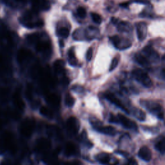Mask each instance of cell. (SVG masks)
Segmentation results:
<instances>
[{
  "label": "cell",
  "instance_id": "16",
  "mask_svg": "<svg viewBox=\"0 0 165 165\" xmlns=\"http://www.w3.org/2000/svg\"><path fill=\"white\" fill-rule=\"evenodd\" d=\"M25 95L26 98L29 101H32L33 98V88L31 85L28 84L26 86L25 91Z\"/></svg>",
  "mask_w": 165,
  "mask_h": 165
},
{
  "label": "cell",
  "instance_id": "17",
  "mask_svg": "<svg viewBox=\"0 0 165 165\" xmlns=\"http://www.w3.org/2000/svg\"><path fill=\"white\" fill-rule=\"evenodd\" d=\"M155 148L157 150L158 152H159L161 154H164V151H165V141L164 139L163 138L161 140H160L159 141H158L156 145H155Z\"/></svg>",
  "mask_w": 165,
  "mask_h": 165
},
{
  "label": "cell",
  "instance_id": "23",
  "mask_svg": "<svg viewBox=\"0 0 165 165\" xmlns=\"http://www.w3.org/2000/svg\"><path fill=\"white\" fill-rule=\"evenodd\" d=\"M91 17H92V20H93L94 22H95L97 24H100L102 22V18L98 14L95 13V12H92Z\"/></svg>",
  "mask_w": 165,
  "mask_h": 165
},
{
  "label": "cell",
  "instance_id": "20",
  "mask_svg": "<svg viewBox=\"0 0 165 165\" xmlns=\"http://www.w3.org/2000/svg\"><path fill=\"white\" fill-rule=\"evenodd\" d=\"M48 103L52 105H56L60 103V99L58 98L57 95L55 94H51L48 96L47 98Z\"/></svg>",
  "mask_w": 165,
  "mask_h": 165
},
{
  "label": "cell",
  "instance_id": "21",
  "mask_svg": "<svg viewBox=\"0 0 165 165\" xmlns=\"http://www.w3.org/2000/svg\"><path fill=\"white\" fill-rule=\"evenodd\" d=\"M57 34L60 37L66 38L69 36V31L65 27H62L57 31Z\"/></svg>",
  "mask_w": 165,
  "mask_h": 165
},
{
  "label": "cell",
  "instance_id": "28",
  "mask_svg": "<svg viewBox=\"0 0 165 165\" xmlns=\"http://www.w3.org/2000/svg\"><path fill=\"white\" fill-rule=\"evenodd\" d=\"M109 121L111 123H116V124H118V119H117V117L116 116H115L113 114H110V118H109Z\"/></svg>",
  "mask_w": 165,
  "mask_h": 165
},
{
  "label": "cell",
  "instance_id": "6",
  "mask_svg": "<svg viewBox=\"0 0 165 165\" xmlns=\"http://www.w3.org/2000/svg\"><path fill=\"white\" fill-rule=\"evenodd\" d=\"M91 123L94 128L101 134L110 135V136H113L116 134V130L111 126H103L99 121H95L94 120L91 121Z\"/></svg>",
  "mask_w": 165,
  "mask_h": 165
},
{
  "label": "cell",
  "instance_id": "12",
  "mask_svg": "<svg viewBox=\"0 0 165 165\" xmlns=\"http://www.w3.org/2000/svg\"><path fill=\"white\" fill-rule=\"evenodd\" d=\"M138 156L143 161L148 162L152 159L151 150L146 146L142 147L139 150Z\"/></svg>",
  "mask_w": 165,
  "mask_h": 165
},
{
  "label": "cell",
  "instance_id": "33",
  "mask_svg": "<svg viewBox=\"0 0 165 165\" xmlns=\"http://www.w3.org/2000/svg\"><path fill=\"white\" fill-rule=\"evenodd\" d=\"M117 21H118V19H115V18H112V21L113 23L115 24L116 22H117Z\"/></svg>",
  "mask_w": 165,
  "mask_h": 165
},
{
  "label": "cell",
  "instance_id": "13",
  "mask_svg": "<svg viewBox=\"0 0 165 165\" xmlns=\"http://www.w3.org/2000/svg\"><path fill=\"white\" fill-rule=\"evenodd\" d=\"M65 153L66 154V156H74V155L76 154L77 153L76 146L74 143H72L71 142L68 143L65 146Z\"/></svg>",
  "mask_w": 165,
  "mask_h": 165
},
{
  "label": "cell",
  "instance_id": "1",
  "mask_svg": "<svg viewBox=\"0 0 165 165\" xmlns=\"http://www.w3.org/2000/svg\"><path fill=\"white\" fill-rule=\"evenodd\" d=\"M36 127V123L34 119L27 118L24 119L19 123L18 127V132L25 138H29L32 135Z\"/></svg>",
  "mask_w": 165,
  "mask_h": 165
},
{
  "label": "cell",
  "instance_id": "24",
  "mask_svg": "<svg viewBox=\"0 0 165 165\" xmlns=\"http://www.w3.org/2000/svg\"><path fill=\"white\" fill-rule=\"evenodd\" d=\"M118 63H119V58L118 57H114V59L112 60V63H111L109 71L110 72L113 71L115 69V68L118 66Z\"/></svg>",
  "mask_w": 165,
  "mask_h": 165
},
{
  "label": "cell",
  "instance_id": "7",
  "mask_svg": "<svg viewBox=\"0 0 165 165\" xmlns=\"http://www.w3.org/2000/svg\"><path fill=\"white\" fill-rule=\"evenodd\" d=\"M116 117H117V119H118V124L119 123L121 124L124 128L128 130H138L137 124L135 123L134 121L126 117V116H125L124 115L121 114H118Z\"/></svg>",
  "mask_w": 165,
  "mask_h": 165
},
{
  "label": "cell",
  "instance_id": "25",
  "mask_svg": "<svg viewBox=\"0 0 165 165\" xmlns=\"http://www.w3.org/2000/svg\"><path fill=\"white\" fill-rule=\"evenodd\" d=\"M63 66L64 63H63V61H56L55 64V70L57 73H61L62 71L63 70Z\"/></svg>",
  "mask_w": 165,
  "mask_h": 165
},
{
  "label": "cell",
  "instance_id": "3",
  "mask_svg": "<svg viewBox=\"0 0 165 165\" xmlns=\"http://www.w3.org/2000/svg\"><path fill=\"white\" fill-rule=\"evenodd\" d=\"M10 102H11L12 107L18 110L20 112H23L25 108V101H24L22 98L20 90L18 89H15L14 91L12 90Z\"/></svg>",
  "mask_w": 165,
  "mask_h": 165
},
{
  "label": "cell",
  "instance_id": "10",
  "mask_svg": "<svg viewBox=\"0 0 165 165\" xmlns=\"http://www.w3.org/2000/svg\"><path fill=\"white\" fill-rule=\"evenodd\" d=\"M79 122L75 117H70L67 120L66 127L69 132L72 134H76L79 129Z\"/></svg>",
  "mask_w": 165,
  "mask_h": 165
},
{
  "label": "cell",
  "instance_id": "14",
  "mask_svg": "<svg viewBox=\"0 0 165 165\" xmlns=\"http://www.w3.org/2000/svg\"><path fill=\"white\" fill-rule=\"evenodd\" d=\"M132 112L134 117L140 121H144L146 119V115H145V113L142 110L138 108H134Z\"/></svg>",
  "mask_w": 165,
  "mask_h": 165
},
{
  "label": "cell",
  "instance_id": "27",
  "mask_svg": "<svg viewBox=\"0 0 165 165\" xmlns=\"http://www.w3.org/2000/svg\"><path fill=\"white\" fill-rule=\"evenodd\" d=\"M92 56H93V49H92V48H89L88 50H87L86 52V60L90 61L92 58Z\"/></svg>",
  "mask_w": 165,
  "mask_h": 165
},
{
  "label": "cell",
  "instance_id": "18",
  "mask_svg": "<svg viewBox=\"0 0 165 165\" xmlns=\"http://www.w3.org/2000/svg\"><path fill=\"white\" fill-rule=\"evenodd\" d=\"M65 103L68 107H72L75 103V99L73 97L70 95V94L68 93L65 96Z\"/></svg>",
  "mask_w": 165,
  "mask_h": 165
},
{
  "label": "cell",
  "instance_id": "32",
  "mask_svg": "<svg viewBox=\"0 0 165 165\" xmlns=\"http://www.w3.org/2000/svg\"><path fill=\"white\" fill-rule=\"evenodd\" d=\"M60 45L61 47H64V43L63 40H60Z\"/></svg>",
  "mask_w": 165,
  "mask_h": 165
},
{
  "label": "cell",
  "instance_id": "11",
  "mask_svg": "<svg viewBox=\"0 0 165 165\" xmlns=\"http://www.w3.org/2000/svg\"><path fill=\"white\" fill-rule=\"evenodd\" d=\"M51 147V143L48 139L45 138H41L36 142V148L39 152L47 151Z\"/></svg>",
  "mask_w": 165,
  "mask_h": 165
},
{
  "label": "cell",
  "instance_id": "15",
  "mask_svg": "<svg viewBox=\"0 0 165 165\" xmlns=\"http://www.w3.org/2000/svg\"><path fill=\"white\" fill-rule=\"evenodd\" d=\"M135 60L137 61V62L139 65L143 66V67L148 68L150 66L149 61L147 60L146 57H144L142 55L137 54L136 56H135Z\"/></svg>",
  "mask_w": 165,
  "mask_h": 165
},
{
  "label": "cell",
  "instance_id": "5",
  "mask_svg": "<svg viewBox=\"0 0 165 165\" xmlns=\"http://www.w3.org/2000/svg\"><path fill=\"white\" fill-rule=\"evenodd\" d=\"M134 79L140 82L146 88H150L153 85V82L146 72L141 69H135L132 72Z\"/></svg>",
  "mask_w": 165,
  "mask_h": 165
},
{
  "label": "cell",
  "instance_id": "19",
  "mask_svg": "<svg viewBox=\"0 0 165 165\" xmlns=\"http://www.w3.org/2000/svg\"><path fill=\"white\" fill-rule=\"evenodd\" d=\"M69 62L71 66H75L77 64V60L75 56L74 52L72 51V50L69 52Z\"/></svg>",
  "mask_w": 165,
  "mask_h": 165
},
{
  "label": "cell",
  "instance_id": "4",
  "mask_svg": "<svg viewBox=\"0 0 165 165\" xmlns=\"http://www.w3.org/2000/svg\"><path fill=\"white\" fill-rule=\"evenodd\" d=\"M12 92L11 85L0 83V106L5 107L8 105Z\"/></svg>",
  "mask_w": 165,
  "mask_h": 165
},
{
  "label": "cell",
  "instance_id": "22",
  "mask_svg": "<svg viewBox=\"0 0 165 165\" xmlns=\"http://www.w3.org/2000/svg\"><path fill=\"white\" fill-rule=\"evenodd\" d=\"M40 114L43 115V116H45V117H49V116H51L52 114V112H51V110L46 107V106H41V108H40Z\"/></svg>",
  "mask_w": 165,
  "mask_h": 165
},
{
  "label": "cell",
  "instance_id": "29",
  "mask_svg": "<svg viewBox=\"0 0 165 165\" xmlns=\"http://www.w3.org/2000/svg\"><path fill=\"white\" fill-rule=\"evenodd\" d=\"M125 165H138V164L135 159H130L128 160V161L127 163V164H125Z\"/></svg>",
  "mask_w": 165,
  "mask_h": 165
},
{
  "label": "cell",
  "instance_id": "31",
  "mask_svg": "<svg viewBox=\"0 0 165 165\" xmlns=\"http://www.w3.org/2000/svg\"><path fill=\"white\" fill-rule=\"evenodd\" d=\"M65 165H81V163L79 161H72V162L67 163Z\"/></svg>",
  "mask_w": 165,
  "mask_h": 165
},
{
  "label": "cell",
  "instance_id": "2",
  "mask_svg": "<svg viewBox=\"0 0 165 165\" xmlns=\"http://www.w3.org/2000/svg\"><path fill=\"white\" fill-rule=\"evenodd\" d=\"M144 108H146L150 113L156 115L159 119H163L164 118V112L161 105H159L157 102L153 101L141 100L140 102Z\"/></svg>",
  "mask_w": 165,
  "mask_h": 165
},
{
  "label": "cell",
  "instance_id": "26",
  "mask_svg": "<svg viewBox=\"0 0 165 165\" xmlns=\"http://www.w3.org/2000/svg\"><path fill=\"white\" fill-rule=\"evenodd\" d=\"M77 14H78V16L81 18H85L86 16V10L83 7H79L77 10Z\"/></svg>",
  "mask_w": 165,
  "mask_h": 165
},
{
  "label": "cell",
  "instance_id": "8",
  "mask_svg": "<svg viewBox=\"0 0 165 165\" xmlns=\"http://www.w3.org/2000/svg\"><path fill=\"white\" fill-rule=\"evenodd\" d=\"M96 159L103 165H118L119 161L116 159H113L107 153H100L96 156Z\"/></svg>",
  "mask_w": 165,
  "mask_h": 165
},
{
  "label": "cell",
  "instance_id": "30",
  "mask_svg": "<svg viewBox=\"0 0 165 165\" xmlns=\"http://www.w3.org/2000/svg\"><path fill=\"white\" fill-rule=\"evenodd\" d=\"M115 153H117L118 154H120V155H121V156H125V157H127V156H128V154L127 152L123 151V150H116Z\"/></svg>",
  "mask_w": 165,
  "mask_h": 165
},
{
  "label": "cell",
  "instance_id": "9",
  "mask_svg": "<svg viewBox=\"0 0 165 165\" xmlns=\"http://www.w3.org/2000/svg\"><path fill=\"white\" fill-rule=\"evenodd\" d=\"M105 97L106 99L108 100L110 102V103L114 104L120 109L125 111L127 114H129L128 109L125 107V105L121 103V101L117 98V97H115V95H114L112 93H110V92H107V93L105 94Z\"/></svg>",
  "mask_w": 165,
  "mask_h": 165
}]
</instances>
